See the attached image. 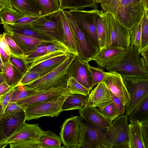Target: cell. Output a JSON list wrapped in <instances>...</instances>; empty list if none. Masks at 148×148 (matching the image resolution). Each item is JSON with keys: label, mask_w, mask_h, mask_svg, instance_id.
Returning a JSON list of instances; mask_svg holds the SVG:
<instances>
[{"label": "cell", "mask_w": 148, "mask_h": 148, "mask_svg": "<svg viewBox=\"0 0 148 148\" xmlns=\"http://www.w3.org/2000/svg\"><path fill=\"white\" fill-rule=\"evenodd\" d=\"M103 12L111 13L130 30L141 19L145 10L144 0H101Z\"/></svg>", "instance_id": "obj_1"}, {"label": "cell", "mask_w": 148, "mask_h": 148, "mask_svg": "<svg viewBox=\"0 0 148 148\" xmlns=\"http://www.w3.org/2000/svg\"><path fill=\"white\" fill-rule=\"evenodd\" d=\"M140 55L138 48L130 45L123 56L106 69L108 72H115L122 77H148L147 65L144 58Z\"/></svg>", "instance_id": "obj_2"}, {"label": "cell", "mask_w": 148, "mask_h": 148, "mask_svg": "<svg viewBox=\"0 0 148 148\" xmlns=\"http://www.w3.org/2000/svg\"><path fill=\"white\" fill-rule=\"evenodd\" d=\"M77 55L71 53L60 65L45 75L27 84V88L42 91L67 86L69 78L68 69Z\"/></svg>", "instance_id": "obj_3"}, {"label": "cell", "mask_w": 148, "mask_h": 148, "mask_svg": "<svg viewBox=\"0 0 148 148\" xmlns=\"http://www.w3.org/2000/svg\"><path fill=\"white\" fill-rule=\"evenodd\" d=\"M82 118L78 116L65 120L61 127L60 137L64 146L66 148H82L84 144L87 125Z\"/></svg>", "instance_id": "obj_4"}, {"label": "cell", "mask_w": 148, "mask_h": 148, "mask_svg": "<svg viewBox=\"0 0 148 148\" xmlns=\"http://www.w3.org/2000/svg\"><path fill=\"white\" fill-rule=\"evenodd\" d=\"M70 26L78 55L89 62L100 50L79 26L69 10H62Z\"/></svg>", "instance_id": "obj_5"}, {"label": "cell", "mask_w": 148, "mask_h": 148, "mask_svg": "<svg viewBox=\"0 0 148 148\" xmlns=\"http://www.w3.org/2000/svg\"><path fill=\"white\" fill-rule=\"evenodd\" d=\"M128 116L120 115L105 131L104 148H129Z\"/></svg>", "instance_id": "obj_6"}, {"label": "cell", "mask_w": 148, "mask_h": 148, "mask_svg": "<svg viewBox=\"0 0 148 148\" xmlns=\"http://www.w3.org/2000/svg\"><path fill=\"white\" fill-rule=\"evenodd\" d=\"M30 25L33 30L38 34L50 40L63 43L60 37L62 25L61 10L41 16Z\"/></svg>", "instance_id": "obj_7"}, {"label": "cell", "mask_w": 148, "mask_h": 148, "mask_svg": "<svg viewBox=\"0 0 148 148\" xmlns=\"http://www.w3.org/2000/svg\"><path fill=\"white\" fill-rule=\"evenodd\" d=\"M130 30L111 13L108 12L106 48L128 49L130 46Z\"/></svg>", "instance_id": "obj_8"}, {"label": "cell", "mask_w": 148, "mask_h": 148, "mask_svg": "<svg viewBox=\"0 0 148 148\" xmlns=\"http://www.w3.org/2000/svg\"><path fill=\"white\" fill-rule=\"evenodd\" d=\"M130 94V100L126 107L125 113L128 116L148 94V77L138 76L122 77Z\"/></svg>", "instance_id": "obj_9"}, {"label": "cell", "mask_w": 148, "mask_h": 148, "mask_svg": "<svg viewBox=\"0 0 148 148\" xmlns=\"http://www.w3.org/2000/svg\"><path fill=\"white\" fill-rule=\"evenodd\" d=\"M69 95H64L27 107L24 110L26 121L37 119L43 116L57 117L62 111L63 104Z\"/></svg>", "instance_id": "obj_10"}, {"label": "cell", "mask_w": 148, "mask_h": 148, "mask_svg": "<svg viewBox=\"0 0 148 148\" xmlns=\"http://www.w3.org/2000/svg\"><path fill=\"white\" fill-rule=\"evenodd\" d=\"M69 11L79 26L100 48L97 26L99 17L103 12L98 9L90 10H71Z\"/></svg>", "instance_id": "obj_11"}, {"label": "cell", "mask_w": 148, "mask_h": 148, "mask_svg": "<svg viewBox=\"0 0 148 148\" xmlns=\"http://www.w3.org/2000/svg\"><path fill=\"white\" fill-rule=\"evenodd\" d=\"M89 62L77 55L69 66L68 73L69 78L73 77L90 91L93 81Z\"/></svg>", "instance_id": "obj_12"}, {"label": "cell", "mask_w": 148, "mask_h": 148, "mask_svg": "<svg viewBox=\"0 0 148 148\" xmlns=\"http://www.w3.org/2000/svg\"><path fill=\"white\" fill-rule=\"evenodd\" d=\"M73 94L66 86L40 91L16 103L24 110L26 108L32 105Z\"/></svg>", "instance_id": "obj_13"}, {"label": "cell", "mask_w": 148, "mask_h": 148, "mask_svg": "<svg viewBox=\"0 0 148 148\" xmlns=\"http://www.w3.org/2000/svg\"><path fill=\"white\" fill-rule=\"evenodd\" d=\"M102 81L126 107L128 105L130 100V94L120 75L115 72H105V76Z\"/></svg>", "instance_id": "obj_14"}, {"label": "cell", "mask_w": 148, "mask_h": 148, "mask_svg": "<svg viewBox=\"0 0 148 148\" xmlns=\"http://www.w3.org/2000/svg\"><path fill=\"white\" fill-rule=\"evenodd\" d=\"M24 111L9 115L5 114L0 119V143L14 134L25 122Z\"/></svg>", "instance_id": "obj_15"}, {"label": "cell", "mask_w": 148, "mask_h": 148, "mask_svg": "<svg viewBox=\"0 0 148 148\" xmlns=\"http://www.w3.org/2000/svg\"><path fill=\"white\" fill-rule=\"evenodd\" d=\"M38 123L30 124L25 122L12 136L0 143V147H5L10 143L32 139H36L45 134Z\"/></svg>", "instance_id": "obj_16"}, {"label": "cell", "mask_w": 148, "mask_h": 148, "mask_svg": "<svg viewBox=\"0 0 148 148\" xmlns=\"http://www.w3.org/2000/svg\"><path fill=\"white\" fill-rule=\"evenodd\" d=\"M80 116L89 123L106 130L111 125L112 122L108 119L97 107L88 103L79 110Z\"/></svg>", "instance_id": "obj_17"}, {"label": "cell", "mask_w": 148, "mask_h": 148, "mask_svg": "<svg viewBox=\"0 0 148 148\" xmlns=\"http://www.w3.org/2000/svg\"><path fill=\"white\" fill-rule=\"evenodd\" d=\"M128 50L118 47L106 48L100 50L90 61H94L99 67L106 69L123 56Z\"/></svg>", "instance_id": "obj_18"}, {"label": "cell", "mask_w": 148, "mask_h": 148, "mask_svg": "<svg viewBox=\"0 0 148 148\" xmlns=\"http://www.w3.org/2000/svg\"><path fill=\"white\" fill-rule=\"evenodd\" d=\"M113 102L110 91L103 81L92 90L89 95L88 103L100 110Z\"/></svg>", "instance_id": "obj_19"}, {"label": "cell", "mask_w": 148, "mask_h": 148, "mask_svg": "<svg viewBox=\"0 0 148 148\" xmlns=\"http://www.w3.org/2000/svg\"><path fill=\"white\" fill-rule=\"evenodd\" d=\"M6 32L10 34L25 55L28 52L34 50L40 45L59 42L52 40L38 39L12 31Z\"/></svg>", "instance_id": "obj_20"}, {"label": "cell", "mask_w": 148, "mask_h": 148, "mask_svg": "<svg viewBox=\"0 0 148 148\" xmlns=\"http://www.w3.org/2000/svg\"><path fill=\"white\" fill-rule=\"evenodd\" d=\"M105 131L91 124L87 125L84 141L82 148H104Z\"/></svg>", "instance_id": "obj_21"}, {"label": "cell", "mask_w": 148, "mask_h": 148, "mask_svg": "<svg viewBox=\"0 0 148 148\" xmlns=\"http://www.w3.org/2000/svg\"><path fill=\"white\" fill-rule=\"evenodd\" d=\"M71 53H65L43 61L28 69L25 73L32 71L38 72L40 74L41 77L57 67Z\"/></svg>", "instance_id": "obj_22"}, {"label": "cell", "mask_w": 148, "mask_h": 148, "mask_svg": "<svg viewBox=\"0 0 148 148\" xmlns=\"http://www.w3.org/2000/svg\"><path fill=\"white\" fill-rule=\"evenodd\" d=\"M129 148H145L143 124L138 121L130 122L128 127Z\"/></svg>", "instance_id": "obj_23"}, {"label": "cell", "mask_w": 148, "mask_h": 148, "mask_svg": "<svg viewBox=\"0 0 148 148\" xmlns=\"http://www.w3.org/2000/svg\"><path fill=\"white\" fill-rule=\"evenodd\" d=\"M11 7L27 16H41L46 15L34 0H9Z\"/></svg>", "instance_id": "obj_24"}, {"label": "cell", "mask_w": 148, "mask_h": 148, "mask_svg": "<svg viewBox=\"0 0 148 148\" xmlns=\"http://www.w3.org/2000/svg\"><path fill=\"white\" fill-rule=\"evenodd\" d=\"M89 95L75 93L68 96L62 105V111L81 109L88 103Z\"/></svg>", "instance_id": "obj_25"}, {"label": "cell", "mask_w": 148, "mask_h": 148, "mask_svg": "<svg viewBox=\"0 0 148 148\" xmlns=\"http://www.w3.org/2000/svg\"><path fill=\"white\" fill-rule=\"evenodd\" d=\"M61 11L62 25L60 34V40L75 54L78 55L75 43L70 26L62 11Z\"/></svg>", "instance_id": "obj_26"}, {"label": "cell", "mask_w": 148, "mask_h": 148, "mask_svg": "<svg viewBox=\"0 0 148 148\" xmlns=\"http://www.w3.org/2000/svg\"><path fill=\"white\" fill-rule=\"evenodd\" d=\"M60 10L69 9L70 10H84L86 8L98 9L97 3L94 0H59Z\"/></svg>", "instance_id": "obj_27"}, {"label": "cell", "mask_w": 148, "mask_h": 148, "mask_svg": "<svg viewBox=\"0 0 148 148\" xmlns=\"http://www.w3.org/2000/svg\"><path fill=\"white\" fill-rule=\"evenodd\" d=\"M3 25L5 32L12 31L38 39L51 40L35 32L32 29L30 23L25 24L5 23Z\"/></svg>", "instance_id": "obj_28"}, {"label": "cell", "mask_w": 148, "mask_h": 148, "mask_svg": "<svg viewBox=\"0 0 148 148\" xmlns=\"http://www.w3.org/2000/svg\"><path fill=\"white\" fill-rule=\"evenodd\" d=\"M128 121H138L143 124L148 123V94L128 116Z\"/></svg>", "instance_id": "obj_29"}, {"label": "cell", "mask_w": 148, "mask_h": 148, "mask_svg": "<svg viewBox=\"0 0 148 148\" xmlns=\"http://www.w3.org/2000/svg\"><path fill=\"white\" fill-rule=\"evenodd\" d=\"M45 134L37 139L41 148H65L62 146V143L60 137L56 134L48 130Z\"/></svg>", "instance_id": "obj_30"}, {"label": "cell", "mask_w": 148, "mask_h": 148, "mask_svg": "<svg viewBox=\"0 0 148 148\" xmlns=\"http://www.w3.org/2000/svg\"><path fill=\"white\" fill-rule=\"evenodd\" d=\"M3 71L5 76V81L12 87L16 86L23 76L10 61L4 64Z\"/></svg>", "instance_id": "obj_31"}, {"label": "cell", "mask_w": 148, "mask_h": 148, "mask_svg": "<svg viewBox=\"0 0 148 148\" xmlns=\"http://www.w3.org/2000/svg\"><path fill=\"white\" fill-rule=\"evenodd\" d=\"M107 24V13L102 12L100 15L97 26V33L100 50L105 48Z\"/></svg>", "instance_id": "obj_32"}, {"label": "cell", "mask_w": 148, "mask_h": 148, "mask_svg": "<svg viewBox=\"0 0 148 148\" xmlns=\"http://www.w3.org/2000/svg\"><path fill=\"white\" fill-rule=\"evenodd\" d=\"M26 15L12 8L3 9L0 11V23L12 24Z\"/></svg>", "instance_id": "obj_33"}, {"label": "cell", "mask_w": 148, "mask_h": 148, "mask_svg": "<svg viewBox=\"0 0 148 148\" xmlns=\"http://www.w3.org/2000/svg\"><path fill=\"white\" fill-rule=\"evenodd\" d=\"M14 87L10 102L16 103L40 92L27 88L23 85H19Z\"/></svg>", "instance_id": "obj_34"}, {"label": "cell", "mask_w": 148, "mask_h": 148, "mask_svg": "<svg viewBox=\"0 0 148 148\" xmlns=\"http://www.w3.org/2000/svg\"><path fill=\"white\" fill-rule=\"evenodd\" d=\"M46 15L60 11L59 0H34Z\"/></svg>", "instance_id": "obj_35"}, {"label": "cell", "mask_w": 148, "mask_h": 148, "mask_svg": "<svg viewBox=\"0 0 148 148\" xmlns=\"http://www.w3.org/2000/svg\"><path fill=\"white\" fill-rule=\"evenodd\" d=\"M148 46V16L145 10L142 18L140 53Z\"/></svg>", "instance_id": "obj_36"}, {"label": "cell", "mask_w": 148, "mask_h": 148, "mask_svg": "<svg viewBox=\"0 0 148 148\" xmlns=\"http://www.w3.org/2000/svg\"><path fill=\"white\" fill-rule=\"evenodd\" d=\"M141 22L142 18L130 30V45L136 46L139 50L141 43Z\"/></svg>", "instance_id": "obj_37"}, {"label": "cell", "mask_w": 148, "mask_h": 148, "mask_svg": "<svg viewBox=\"0 0 148 148\" xmlns=\"http://www.w3.org/2000/svg\"><path fill=\"white\" fill-rule=\"evenodd\" d=\"M67 87L73 93L88 95L90 90L79 83L74 78L70 77L68 81Z\"/></svg>", "instance_id": "obj_38"}, {"label": "cell", "mask_w": 148, "mask_h": 148, "mask_svg": "<svg viewBox=\"0 0 148 148\" xmlns=\"http://www.w3.org/2000/svg\"><path fill=\"white\" fill-rule=\"evenodd\" d=\"M5 33V38L9 44L10 51L14 57L24 60L26 58V56L23 52L17 45L10 34L6 32Z\"/></svg>", "instance_id": "obj_39"}, {"label": "cell", "mask_w": 148, "mask_h": 148, "mask_svg": "<svg viewBox=\"0 0 148 148\" xmlns=\"http://www.w3.org/2000/svg\"><path fill=\"white\" fill-rule=\"evenodd\" d=\"M93 81L92 88L102 81L105 76V72L100 67H94L89 65Z\"/></svg>", "instance_id": "obj_40"}, {"label": "cell", "mask_w": 148, "mask_h": 148, "mask_svg": "<svg viewBox=\"0 0 148 148\" xmlns=\"http://www.w3.org/2000/svg\"><path fill=\"white\" fill-rule=\"evenodd\" d=\"M37 139L16 142L9 145L11 148H41Z\"/></svg>", "instance_id": "obj_41"}, {"label": "cell", "mask_w": 148, "mask_h": 148, "mask_svg": "<svg viewBox=\"0 0 148 148\" xmlns=\"http://www.w3.org/2000/svg\"><path fill=\"white\" fill-rule=\"evenodd\" d=\"M100 110L112 122L119 116L113 102Z\"/></svg>", "instance_id": "obj_42"}, {"label": "cell", "mask_w": 148, "mask_h": 148, "mask_svg": "<svg viewBox=\"0 0 148 148\" xmlns=\"http://www.w3.org/2000/svg\"><path fill=\"white\" fill-rule=\"evenodd\" d=\"M41 77L40 74L38 72H30L25 73L15 86L24 85L28 84Z\"/></svg>", "instance_id": "obj_43"}, {"label": "cell", "mask_w": 148, "mask_h": 148, "mask_svg": "<svg viewBox=\"0 0 148 148\" xmlns=\"http://www.w3.org/2000/svg\"><path fill=\"white\" fill-rule=\"evenodd\" d=\"M46 44L41 45L28 52L25 54L26 58L24 60L34 58L45 53H46Z\"/></svg>", "instance_id": "obj_44"}, {"label": "cell", "mask_w": 148, "mask_h": 148, "mask_svg": "<svg viewBox=\"0 0 148 148\" xmlns=\"http://www.w3.org/2000/svg\"><path fill=\"white\" fill-rule=\"evenodd\" d=\"M10 61L21 73L23 76L25 74L27 69L23 60L10 56Z\"/></svg>", "instance_id": "obj_45"}, {"label": "cell", "mask_w": 148, "mask_h": 148, "mask_svg": "<svg viewBox=\"0 0 148 148\" xmlns=\"http://www.w3.org/2000/svg\"><path fill=\"white\" fill-rule=\"evenodd\" d=\"M112 101L116 109L119 116L125 114L126 107L120 99L110 91Z\"/></svg>", "instance_id": "obj_46"}, {"label": "cell", "mask_w": 148, "mask_h": 148, "mask_svg": "<svg viewBox=\"0 0 148 148\" xmlns=\"http://www.w3.org/2000/svg\"><path fill=\"white\" fill-rule=\"evenodd\" d=\"M24 111L16 103L10 102L4 111L7 115L16 114Z\"/></svg>", "instance_id": "obj_47"}, {"label": "cell", "mask_w": 148, "mask_h": 148, "mask_svg": "<svg viewBox=\"0 0 148 148\" xmlns=\"http://www.w3.org/2000/svg\"><path fill=\"white\" fill-rule=\"evenodd\" d=\"M14 88V87H13L8 92L0 96V106L2 107L4 110L7 105L10 102Z\"/></svg>", "instance_id": "obj_48"}, {"label": "cell", "mask_w": 148, "mask_h": 148, "mask_svg": "<svg viewBox=\"0 0 148 148\" xmlns=\"http://www.w3.org/2000/svg\"><path fill=\"white\" fill-rule=\"evenodd\" d=\"M0 47L6 52L9 55L14 56L12 53L9 44L5 38V33L1 34L0 37Z\"/></svg>", "instance_id": "obj_49"}, {"label": "cell", "mask_w": 148, "mask_h": 148, "mask_svg": "<svg viewBox=\"0 0 148 148\" xmlns=\"http://www.w3.org/2000/svg\"><path fill=\"white\" fill-rule=\"evenodd\" d=\"M40 16H41L26 15L17 20L12 24H25L30 23L33 21L38 18Z\"/></svg>", "instance_id": "obj_50"}, {"label": "cell", "mask_w": 148, "mask_h": 148, "mask_svg": "<svg viewBox=\"0 0 148 148\" xmlns=\"http://www.w3.org/2000/svg\"><path fill=\"white\" fill-rule=\"evenodd\" d=\"M13 87L10 86L5 81H4L1 83L0 84V96L8 92Z\"/></svg>", "instance_id": "obj_51"}, {"label": "cell", "mask_w": 148, "mask_h": 148, "mask_svg": "<svg viewBox=\"0 0 148 148\" xmlns=\"http://www.w3.org/2000/svg\"><path fill=\"white\" fill-rule=\"evenodd\" d=\"M143 132L145 148H148V123L143 124Z\"/></svg>", "instance_id": "obj_52"}, {"label": "cell", "mask_w": 148, "mask_h": 148, "mask_svg": "<svg viewBox=\"0 0 148 148\" xmlns=\"http://www.w3.org/2000/svg\"><path fill=\"white\" fill-rule=\"evenodd\" d=\"M0 56L1 59L4 64L10 61V56L6 52L0 47Z\"/></svg>", "instance_id": "obj_53"}, {"label": "cell", "mask_w": 148, "mask_h": 148, "mask_svg": "<svg viewBox=\"0 0 148 148\" xmlns=\"http://www.w3.org/2000/svg\"><path fill=\"white\" fill-rule=\"evenodd\" d=\"M11 7L9 0H0V11L3 9Z\"/></svg>", "instance_id": "obj_54"}, {"label": "cell", "mask_w": 148, "mask_h": 148, "mask_svg": "<svg viewBox=\"0 0 148 148\" xmlns=\"http://www.w3.org/2000/svg\"><path fill=\"white\" fill-rule=\"evenodd\" d=\"M140 54L144 58L148 68V46Z\"/></svg>", "instance_id": "obj_55"}, {"label": "cell", "mask_w": 148, "mask_h": 148, "mask_svg": "<svg viewBox=\"0 0 148 148\" xmlns=\"http://www.w3.org/2000/svg\"><path fill=\"white\" fill-rule=\"evenodd\" d=\"M4 81H5V73L3 71H1L0 72V83Z\"/></svg>", "instance_id": "obj_56"}, {"label": "cell", "mask_w": 148, "mask_h": 148, "mask_svg": "<svg viewBox=\"0 0 148 148\" xmlns=\"http://www.w3.org/2000/svg\"><path fill=\"white\" fill-rule=\"evenodd\" d=\"M144 1L145 8L148 9V0H144Z\"/></svg>", "instance_id": "obj_57"}, {"label": "cell", "mask_w": 148, "mask_h": 148, "mask_svg": "<svg viewBox=\"0 0 148 148\" xmlns=\"http://www.w3.org/2000/svg\"><path fill=\"white\" fill-rule=\"evenodd\" d=\"M95 2L97 3H100L101 2V0H94Z\"/></svg>", "instance_id": "obj_58"}, {"label": "cell", "mask_w": 148, "mask_h": 148, "mask_svg": "<svg viewBox=\"0 0 148 148\" xmlns=\"http://www.w3.org/2000/svg\"><path fill=\"white\" fill-rule=\"evenodd\" d=\"M145 10H146V12H147V15H148V9H146V8H145Z\"/></svg>", "instance_id": "obj_59"}, {"label": "cell", "mask_w": 148, "mask_h": 148, "mask_svg": "<svg viewBox=\"0 0 148 148\" xmlns=\"http://www.w3.org/2000/svg\"><path fill=\"white\" fill-rule=\"evenodd\" d=\"M147 74H148V73H147Z\"/></svg>", "instance_id": "obj_60"}]
</instances>
